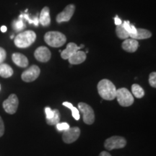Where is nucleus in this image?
Returning <instances> with one entry per match:
<instances>
[{"mask_svg": "<svg viewBox=\"0 0 156 156\" xmlns=\"http://www.w3.org/2000/svg\"><path fill=\"white\" fill-rule=\"evenodd\" d=\"M0 88H1V86H0Z\"/></svg>", "mask_w": 156, "mask_h": 156, "instance_id": "nucleus-35", "label": "nucleus"}, {"mask_svg": "<svg viewBox=\"0 0 156 156\" xmlns=\"http://www.w3.org/2000/svg\"><path fill=\"white\" fill-rule=\"evenodd\" d=\"M75 11V6L70 4V5H67L64 10L62 12L58 13L56 16V22L58 23H61L63 22H68L73 16L74 12Z\"/></svg>", "mask_w": 156, "mask_h": 156, "instance_id": "nucleus-10", "label": "nucleus"}, {"mask_svg": "<svg viewBox=\"0 0 156 156\" xmlns=\"http://www.w3.org/2000/svg\"><path fill=\"white\" fill-rule=\"evenodd\" d=\"M122 26L124 27V28L127 31L129 34H134L136 32V28L134 27V25L130 24L129 21H124L122 23Z\"/></svg>", "mask_w": 156, "mask_h": 156, "instance_id": "nucleus-22", "label": "nucleus"}, {"mask_svg": "<svg viewBox=\"0 0 156 156\" xmlns=\"http://www.w3.org/2000/svg\"><path fill=\"white\" fill-rule=\"evenodd\" d=\"M114 22H115V24H116V25H122V20H121L120 18H119V17L117 16L114 18Z\"/></svg>", "mask_w": 156, "mask_h": 156, "instance_id": "nucleus-32", "label": "nucleus"}, {"mask_svg": "<svg viewBox=\"0 0 156 156\" xmlns=\"http://www.w3.org/2000/svg\"><path fill=\"white\" fill-rule=\"evenodd\" d=\"M25 17L29 21V23H34V24L36 25V26H38V24H39V20H38V17H35L34 19H29L28 18V15H25Z\"/></svg>", "mask_w": 156, "mask_h": 156, "instance_id": "nucleus-28", "label": "nucleus"}, {"mask_svg": "<svg viewBox=\"0 0 156 156\" xmlns=\"http://www.w3.org/2000/svg\"><path fill=\"white\" fill-rule=\"evenodd\" d=\"M84 47V45H81L80 46H78L77 44L75 43H69L67 44V48L65 49L62 51L61 52V56L63 59H68L70 56L73 54L75 53L76 51H77L78 50H80V48Z\"/></svg>", "mask_w": 156, "mask_h": 156, "instance_id": "nucleus-12", "label": "nucleus"}, {"mask_svg": "<svg viewBox=\"0 0 156 156\" xmlns=\"http://www.w3.org/2000/svg\"><path fill=\"white\" fill-rule=\"evenodd\" d=\"M45 112L46 114V119H51L54 116V110H51L49 107H46L45 108Z\"/></svg>", "mask_w": 156, "mask_h": 156, "instance_id": "nucleus-27", "label": "nucleus"}, {"mask_svg": "<svg viewBox=\"0 0 156 156\" xmlns=\"http://www.w3.org/2000/svg\"><path fill=\"white\" fill-rule=\"evenodd\" d=\"M35 58L41 62H47L50 60L51 54L49 49L46 46H40L34 52Z\"/></svg>", "mask_w": 156, "mask_h": 156, "instance_id": "nucleus-11", "label": "nucleus"}, {"mask_svg": "<svg viewBox=\"0 0 156 156\" xmlns=\"http://www.w3.org/2000/svg\"><path fill=\"white\" fill-rule=\"evenodd\" d=\"M72 111V115L74 117L75 120H79L80 119V113H79V110L76 108V107L74 106L73 108L71 109Z\"/></svg>", "mask_w": 156, "mask_h": 156, "instance_id": "nucleus-25", "label": "nucleus"}, {"mask_svg": "<svg viewBox=\"0 0 156 156\" xmlns=\"http://www.w3.org/2000/svg\"><path fill=\"white\" fill-rule=\"evenodd\" d=\"M132 95L136 97V98H142L145 95V91L140 85L137 84H133L132 85Z\"/></svg>", "mask_w": 156, "mask_h": 156, "instance_id": "nucleus-19", "label": "nucleus"}, {"mask_svg": "<svg viewBox=\"0 0 156 156\" xmlns=\"http://www.w3.org/2000/svg\"><path fill=\"white\" fill-rule=\"evenodd\" d=\"M38 20H39V23H40L43 26L46 27L50 25L51 23L50 9L48 7H44V8L42 9Z\"/></svg>", "mask_w": 156, "mask_h": 156, "instance_id": "nucleus-16", "label": "nucleus"}, {"mask_svg": "<svg viewBox=\"0 0 156 156\" xmlns=\"http://www.w3.org/2000/svg\"><path fill=\"white\" fill-rule=\"evenodd\" d=\"M99 156H112V155H111V154H109L108 153H107L106 151H103V152H101V153H100V155H99Z\"/></svg>", "mask_w": 156, "mask_h": 156, "instance_id": "nucleus-33", "label": "nucleus"}, {"mask_svg": "<svg viewBox=\"0 0 156 156\" xmlns=\"http://www.w3.org/2000/svg\"><path fill=\"white\" fill-rule=\"evenodd\" d=\"M5 133V125H4V122L0 116V136H2Z\"/></svg>", "mask_w": 156, "mask_h": 156, "instance_id": "nucleus-30", "label": "nucleus"}, {"mask_svg": "<svg viewBox=\"0 0 156 156\" xmlns=\"http://www.w3.org/2000/svg\"><path fill=\"white\" fill-rule=\"evenodd\" d=\"M6 56H7V54H6L5 50L3 48L0 47V64L3 63V62L5 60Z\"/></svg>", "mask_w": 156, "mask_h": 156, "instance_id": "nucleus-26", "label": "nucleus"}, {"mask_svg": "<svg viewBox=\"0 0 156 156\" xmlns=\"http://www.w3.org/2000/svg\"><path fill=\"white\" fill-rule=\"evenodd\" d=\"M40 68L38 66L32 65L28 69L23 72L22 75H21V78L24 82L30 83V82L36 80L40 75Z\"/></svg>", "mask_w": 156, "mask_h": 156, "instance_id": "nucleus-9", "label": "nucleus"}, {"mask_svg": "<svg viewBox=\"0 0 156 156\" xmlns=\"http://www.w3.org/2000/svg\"><path fill=\"white\" fill-rule=\"evenodd\" d=\"M116 36L121 39H126L129 37V34L124 28L122 25H116Z\"/></svg>", "mask_w": 156, "mask_h": 156, "instance_id": "nucleus-20", "label": "nucleus"}, {"mask_svg": "<svg viewBox=\"0 0 156 156\" xmlns=\"http://www.w3.org/2000/svg\"><path fill=\"white\" fill-rule=\"evenodd\" d=\"M116 98L120 106L123 107H128L132 106L134 103V97L128 89L122 87L116 90Z\"/></svg>", "mask_w": 156, "mask_h": 156, "instance_id": "nucleus-4", "label": "nucleus"}, {"mask_svg": "<svg viewBox=\"0 0 156 156\" xmlns=\"http://www.w3.org/2000/svg\"><path fill=\"white\" fill-rule=\"evenodd\" d=\"M7 27L5 26V25H3V26L1 27V31H2V32L5 33V32H6V31H7Z\"/></svg>", "mask_w": 156, "mask_h": 156, "instance_id": "nucleus-34", "label": "nucleus"}, {"mask_svg": "<svg viewBox=\"0 0 156 156\" xmlns=\"http://www.w3.org/2000/svg\"><path fill=\"white\" fill-rule=\"evenodd\" d=\"M56 127L59 131H64L69 128V125L67 123H58L56 124Z\"/></svg>", "mask_w": 156, "mask_h": 156, "instance_id": "nucleus-24", "label": "nucleus"}, {"mask_svg": "<svg viewBox=\"0 0 156 156\" xmlns=\"http://www.w3.org/2000/svg\"><path fill=\"white\" fill-rule=\"evenodd\" d=\"M85 59H86V53L80 50H78L68 58L69 62L71 64H82L85 61Z\"/></svg>", "mask_w": 156, "mask_h": 156, "instance_id": "nucleus-14", "label": "nucleus"}, {"mask_svg": "<svg viewBox=\"0 0 156 156\" xmlns=\"http://www.w3.org/2000/svg\"><path fill=\"white\" fill-rule=\"evenodd\" d=\"M80 135V129L77 126L69 128L67 130H64L62 134L63 141L67 144L73 143L75 142Z\"/></svg>", "mask_w": 156, "mask_h": 156, "instance_id": "nucleus-8", "label": "nucleus"}, {"mask_svg": "<svg viewBox=\"0 0 156 156\" xmlns=\"http://www.w3.org/2000/svg\"><path fill=\"white\" fill-rule=\"evenodd\" d=\"M62 104H63V106L67 107V108H69V109H72L74 107L73 105L69 102H64L63 103H62Z\"/></svg>", "mask_w": 156, "mask_h": 156, "instance_id": "nucleus-31", "label": "nucleus"}, {"mask_svg": "<svg viewBox=\"0 0 156 156\" xmlns=\"http://www.w3.org/2000/svg\"><path fill=\"white\" fill-rule=\"evenodd\" d=\"M60 121V114L57 109L54 110V116L51 119H46V123L48 125H56L59 123Z\"/></svg>", "mask_w": 156, "mask_h": 156, "instance_id": "nucleus-21", "label": "nucleus"}, {"mask_svg": "<svg viewBox=\"0 0 156 156\" xmlns=\"http://www.w3.org/2000/svg\"><path fill=\"white\" fill-rule=\"evenodd\" d=\"M13 75V69L7 64H0V76L4 78L10 77Z\"/></svg>", "mask_w": 156, "mask_h": 156, "instance_id": "nucleus-18", "label": "nucleus"}, {"mask_svg": "<svg viewBox=\"0 0 156 156\" xmlns=\"http://www.w3.org/2000/svg\"><path fill=\"white\" fill-rule=\"evenodd\" d=\"M19 101L17 95L15 94H11L8 98L3 102V108L7 113L9 114H14L17 112L18 108Z\"/></svg>", "mask_w": 156, "mask_h": 156, "instance_id": "nucleus-7", "label": "nucleus"}, {"mask_svg": "<svg viewBox=\"0 0 156 156\" xmlns=\"http://www.w3.org/2000/svg\"><path fill=\"white\" fill-rule=\"evenodd\" d=\"M98 91L103 99L112 101L116 98V88L114 83L109 80L103 79L98 84Z\"/></svg>", "mask_w": 156, "mask_h": 156, "instance_id": "nucleus-1", "label": "nucleus"}, {"mask_svg": "<svg viewBox=\"0 0 156 156\" xmlns=\"http://www.w3.org/2000/svg\"><path fill=\"white\" fill-rule=\"evenodd\" d=\"M24 27V24H23V21L20 20V21H17V22L15 23L14 24V28H15V30H22Z\"/></svg>", "mask_w": 156, "mask_h": 156, "instance_id": "nucleus-29", "label": "nucleus"}, {"mask_svg": "<svg viewBox=\"0 0 156 156\" xmlns=\"http://www.w3.org/2000/svg\"><path fill=\"white\" fill-rule=\"evenodd\" d=\"M78 108L83 114V122L89 125L93 124L95 121V114L92 107L87 103L81 102L78 103Z\"/></svg>", "mask_w": 156, "mask_h": 156, "instance_id": "nucleus-6", "label": "nucleus"}, {"mask_svg": "<svg viewBox=\"0 0 156 156\" xmlns=\"http://www.w3.org/2000/svg\"><path fill=\"white\" fill-rule=\"evenodd\" d=\"M126 145L125 138L119 136H111L105 141L104 147L107 151H112L114 149H121Z\"/></svg>", "mask_w": 156, "mask_h": 156, "instance_id": "nucleus-5", "label": "nucleus"}, {"mask_svg": "<svg viewBox=\"0 0 156 156\" xmlns=\"http://www.w3.org/2000/svg\"><path fill=\"white\" fill-rule=\"evenodd\" d=\"M130 38L135 40H143L147 39L152 36V34L150 30L144 28H136V32L134 34H129Z\"/></svg>", "mask_w": 156, "mask_h": 156, "instance_id": "nucleus-17", "label": "nucleus"}, {"mask_svg": "<svg viewBox=\"0 0 156 156\" xmlns=\"http://www.w3.org/2000/svg\"><path fill=\"white\" fill-rule=\"evenodd\" d=\"M122 48L126 51L129 52V53H134L137 50L138 46H139V43L137 40L134 38H126L122 43Z\"/></svg>", "mask_w": 156, "mask_h": 156, "instance_id": "nucleus-13", "label": "nucleus"}, {"mask_svg": "<svg viewBox=\"0 0 156 156\" xmlns=\"http://www.w3.org/2000/svg\"><path fill=\"white\" fill-rule=\"evenodd\" d=\"M44 41L48 46L51 47H61L67 41L64 34L58 31H49L44 36Z\"/></svg>", "mask_w": 156, "mask_h": 156, "instance_id": "nucleus-3", "label": "nucleus"}, {"mask_svg": "<svg viewBox=\"0 0 156 156\" xmlns=\"http://www.w3.org/2000/svg\"><path fill=\"white\" fill-rule=\"evenodd\" d=\"M36 39V34L33 30H26L20 33L15 38V45L18 48H25L31 46Z\"/></svg>", "mask_w": 156, "mask_h": 156, "instance_id": "nucleus-2", "label": "nucleus"}, {"mask_svg": "<svg viewBox=\"0 0 156 156\" xmlns=\"http://www.w3.org/2000/svg\"><path fill=\"white\" fill-rule=\"evenodd\" d=\"M149 83L151 87L155 88L156 87V73L153 72V73H151L149 76Z\"/></svg>", "mask_w": 156, "mask_h": 156, "instance_id": "nucleus-23", "label": "nucleus"}, {"mask_svg": "<svg viewBox=\"0 0 156 156\" xmlns=\"http://www.w3.org/2000/svg\"><path fill=\"white\" fill-rule=\"evenodd\" d=\"M12 59L14 63L20 67H27L28 65V59L25 55L20 53H14L12 56Z\"/></svg>", "mask_w": 156, "mask_h": 156, "instance_id": "nucleus-15", "label": "nucleus"}]
</instances>
